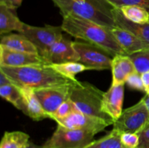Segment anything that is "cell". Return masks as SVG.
Masks as SVG:
<instances>
[{
  "instance_id": "cell-1",
  "label": "cell",
  "mask_w": 149,
  "mask_h": 148,
  "mask_svg": "<svg viewBox=\"0 0 149 148\" xmlns=\"http://www.w3.org/2000/svg\"><path fill=\"white\" fill-rule=\"evenodd\" d=\"M63 17L61 28L68 34L101 47L112 57L126 55L109 28L74 16L65 15Z\"/></svg>"
},
{
  "instance_id": "cell-2",
  "label": "cell",
  "mask_w": 149,
  "mask_h": 148,
  "mask_svg": "<svg viewBox=\"0 0 149 148\" xmlns=\"http://www.w3.org/2000/svg\"><path fill=\"white\" fill-rule=\"evenodd\" d=\"M0 71L17 87L26 86L33 89L59 86L76 82L58 73L47 64L24 67L0 66Z\"/></svg>"
},
{
  "instance_id": "cell-3",
  "label": "cell",
  "mask_w": 149,
  "mask_h": 148,
  "mask_svg": "<svg viewBox=\"0 0 149 148\" xmlns=\"http://www.w3.org/2000/svg\"><path fill=\"white\" fill-rule=\"evenodd\" d=\"M61 15H71L90 20L105 27L116 26L113 10L115 7L108 0H52Z\"/></svg>"
},
{
  "instance_id": "cell-4",
  "label": "cell",
  "mask_w": 149,
  "mask_h": 148,
  "mask_svg": "<svg viewBox=\"0 0 149 148\" xmlns=\"http://www.w3.org/2000/svg\"><path fill=\"white\" fill-rule=\"evenodd\" d=\"M103 94V91L93 84L77 81L71 84L68 98L77 111L100 118L113 125L114 120L102 110Z\"/></svg>"
},
{
  "instance_id": "cell-5",
  "label": "cell",
  "mask_w": 149,
  "mask_h": 148,
  "mask_svg": "<svg viewBox=\"0 0 149 148\" xmlns=\"http://www.w3.org/2000/svg\"><path fill=\"white\" fill-rule=\"evenodd\" d=\"M95 133L80 129H70L58 125L56 130L44 144L43 148H84L94 140Z\"/></svg>"
},
{
  "instance_id": "cell-6",
  "label": "cell",
  "mask_w": 149,
  "mask_h": 148,
  "mask_svg": "<svg viewBox=\"0 0 149 148\" xmlns=\"http://www.w3.org/2000/svg\"><path fill=\"white\" fill-rule=\"evenodd\" d=\"M149 124V113L146 103L141 99L138 103L123 110L120 117L113 123V129L119 133H139Z\"/></svg>"
},
{
  "instance_id": "cell-7",
  "label": "cell",
  "mask_w": 149,
  "mask_h": 148,
  "mask_svg": "<svg viewBox=\"0 0 149 148\" xmlns=\"http://www.w3.org/2000/svg\"><path fill=\"white\" fill-rule=\"evenodd\" d=\"M73 44L79 55V62L88 70L111 69L113 57L101 47L84 41H74Z\"/></svg>"
},
{
  "instance_id": "cell-8",
  "label": "cell",
  "mask_w": 149,
  "mask_h": 148,
  "mask_svg": "<svg viewBox=\"0 0 149 148\" xmlns=\"http://www.w3.org/2000/svg\"><path fill=\"white\" fill-rule=\"evenodd\" d=\"M61 26L46 25L43 27L33 26L24 23L20 33L26 36L37 49L41 57L45 55L51 46L63 36Z\"/></svg>"
},
{
  "instance_id": "cell-9",
  "label": "cell",
  "mask_w": 149,
  "mask_h": 148,
  "mask_svg": "<svg viewBox=\"0 0 149 148\" xmlns=\"http://www.w3.org/2000/svg\"><path fill=\"white\" fill-rule=\"evenodd\" d=\"M58 125L70 129H80L97 134L104 130L110 123L100 118L89 115L79 111L71 113L69 115L55 120Z\"/></svg>"
},
{
  "instance_id": "cell-10",
  "label": "cell",
  "mask_w": 149,
  "mask_h": 148,
  "mask_svg": "<svg viewBox=\"0 0 149 148\" xmlns=\"http://www.w3.org/2000/svg\"><path fill=\"white\" fill-rule=\"evenodd\" d=\"M71 84L33 89L44 110L49 115V118L51 115L55 113L57 109L68 99Z\"/></svg>"
},
{
  "instance_id": "cell-11",
  "label": "cell",
  "mask_w": 149,
  "mask_h": 148,
  "mask_svg": "<svg viewBox=\"0 0 149 148\" xmlns=\"http://www.w3.org/2000/svg\"><path fill=\"white\" fill-rule=\"evenodd\" d=\"M73 42L63 35L42 56L45 64L53 65L67 62H79V55L74 49Z\"/></svg>"
},
{
  "instance_id": "cell-12",
  "label": "cell",
  "mask_w": 149,
  "mask_h": 148,
  "mask_svg": "<svg viewBox=\"0 0 149 148\" xmlns=\"http://www.w3.org/2000/svg\"><path fill=\"white\" fill-rule=\"evenodd\" d=\"M45 64L39 54L10 50L0 45V66L24 67Z\"/></svg>"
},
{
  "instance_id": "cell-13",
  "label": "cell",
  "mask_w": 149,
  "mask_h": 148,
  "mask_svg": "<svg viewBox=\"0 0 149 148\" xmlns=\"http://www.w3.org/2000/svg\"><path fill=\"white\" fill-rule=\"evenodd\" d=\"M124 95L125 84L111 85L109 90L103 94L102 110L114 121L120 117L123 111Z\"/></svg>"
},
{
  "instance_id": "cell-14",
  "label": "cell",
  "mask_w": 149,
  "mask_h": 148,
  "mask_svg": "<svg viewBox=\"0 0 149 148\" xmlns=\"http://www.w3.org/2000/svg\"><path fill=\"white\" fill-rule=\"evenodd\" d=\"M23 97V107L21 111L36 121L49 118V116L44 110L40 102L34 93V90L29 87H18Z\"/></svg>"
},
{
  "instance_id": "cell-15",
  "label": "cell",
  "mask_w": 149,
  "mask_h": 148,
  "mask_svg": "<svg viewBox=\"0 0 149 148\" xmlns=\"http://www.w3.org/2000/svg\"><path fill=\"white\" fill-rule=\"evenodd\" d=\"M110 29L112 34L127 55H130L149 48V45L144 43L131 32L125 29L118 26H115Z\"/></svg>"
},
{
  "instance_id": "cell-16",
  "label": "cell",
  "mask_w": 149,
  "mask_h": 148,
  "mask_svg": "<svg viewBox=\"0 0 149 148\" xmlns=\"http://www.w3.org/2000/svg\"><path fill=\"white\" fill-rule=\"evenodd\" d=\"M116 26L125 29L149 45V23L146 24H138L127 20L120 10L115 7L113 10Z\"/></svg>"
},
{
  "instance_id": "cell-17",
  "label": "cell",
  "mask_w": 149,
  "mask_h": 148,
  "mask_svg": "<svg viewBox=\"0 0 149 148\" xmlns=\"http://www.w3.org/2000/svg\"><path fill=\"white\" fill-rule=\"evenodd\" d=\"M0 45L10 50L39 54L36 46L21 33H11L5 35L1 38Z\"/></svg>"
},
{
  "instance_id": "cell-18",
  "label": "cell",
  "mask_w": 149,
  "mask_h": 148,
  "mask_svg": "<svg viewBox=\"0 0 149 148\" xmlns=\"http://www.w3.org/2000/svg\"><path fill=\"white\" fill-rule=\"evenodd\" d=\"M24 23L19 19L13 10L6 6L0 4V34L17 31L19 33L23 29Z\"/></svg>"
},
{
  "instance_id": "cell-19",
  "label": "cell",
  "mask_w": 149,
  "mask_h": 148,
  "mask_svg": "<svg viewBox=\"0 0 149 148\" xmlns=\"http://www.w3.org/2000/svg\"><path fill=\"white\" fill-rule=\"evenodd\" d=\"M29 138V135L23 131H5L0 148H26L30 143Z\"/></svg>"
},
{
  "instance_id": "cell-20",
  "label": "cell",
  "mask_w": 149,
  "mask_h": 148,
  "mask_svg": "<svg viewBox=\"0 0 149 148\" xmlns=\"http://www.w3.org/2000/svg\"><path fill=\"white\" fill-rule=\"evenodd\" d=\"M127 20L138 23L146 24L149 23V12L139 6L127 5L118 8Z\"/></svg>"
},
{
  "instance_id": "cell-21",
  "label": "cell",
  "mask_w": 149,
  "mask_h": 148,
  "mask_svg": "<svg viewBox=\"0 0 149 148\" xmlns=\"http://www.w3.org/2000/svg\"><path fill=\"white\" fill-rule=\"evenodd\" d=\"M121 133L112 129L108 134L97 140H93L84 148H125L120 140Z\"/></svg>"
},
{
  "instance_id": "cell-22",
  "label": "cell",
  "mask_w": 149,
  "mask_h": 148,
  "mask_svg": "<svg viewBox=\"0 0 149 148\" xmlns=\"http://www.w3.org/2000/svg\"><path fill=\"white\" fill-rule=\"evenodd\" d=\"M49 65L52 67L58 73L73 81H78L76 78V75L77 74L88 70L87 67L79 62H67Z\"/></svg>"
},
{
  "instance_id": "cell-23",
  "label": "cell",
  "mask_w": 149,
  "mask_h": 148,
  "mask_svg": "<svg viewBox=\"0 0 149 148\" xmlns=\"http://www.w3.org/2000/svg\"><path fill=\"white\" fill-rule=\"evenodd\" d=\"M0 95L6 101L11 103L17 110H22L23 97L20 89L13 83L0 86Z\"/></svg>"
},
{
  "instance_id": "cell-24",
  "label": "cell",
  "mask_w": 149,
  "mask_h": 148,
  "mask_svg": "<svg viewBox=\"0 0 149 148\" xmlns=\"http://www.w3.org/2000/svg\"><path fill=\"white\" fill-rule=\"evenodd\" d=\"M129 56L139 73L142 74L149 71V48L135 52Z\"/></svg>"
},
{
  "instance_id": "cell-25",
  "label": "cell",
  "mask_w": 149,
  "mask_h": 148,
  "mask_svg": "<svg viewBox=\"0 0 149 148\" xmlns=\"http://www.w3.org/2000/svg\"><path fill=\"white\" fill-rule=\"evenodd\" d=\"M77 111L76 109L75 106H74V103L72 102L69 98L67 100H65L58 109L54 113H52L50 115L49 118L52 119V120H55L56 119H61L65 118L66 116L69 115L71 113H74V112Z\"/></svg>"
},
{
  "instance_id": "cell-26",
  "label": "cell",
  "mask_w": 149,
  "mask_h": 148,
  "mask_svg": "<svg viewBox=\"0 0 149 148\" xmlns=\"http://www.w3.org/2000/svg\"><path fill=\"white\" fill-rule=\"evenodd\" d=\"M139 139V133L124 132L120 135L121 142L125 148H137Z\"/></svg>"
},
{
  "instance_id": "cell-27",
  "label": "cell",
  "mask_w": 149,
  "mask_h": 148,
  "mask_svg": "<svg viewBox=\"0 0 149 148\" xmlns=\"http://www.w3.org/2000/svg\"><path fill=\"white\" fill-rule=\"evenodd\" d=\"M116 8H120L123 6H139L149 12V0H108Z\"/></svg>"
},
{
  "instance_id": "cell-28",
  "label": "cell",
  "mask_w": 149,
  "mask_h": 148,
  "mask_svg": "<svg viewBox=\"0 0 149 148\" xmlns=\"http://www.w3.org/2000/svg\"><path fill=\"white\" fill-rule=\"evenodd\" d=\"M125 84L132 89L145 91V87H144L142 78H141V74L139 73L138 71L130 74L128 76Z\"/></svg>"
},
{
  "instance_id": "cell-29",
  "label": "cell",
  "mask_w": 149,
  "mask_h": 148,
  "mask_svg": "<svg viewBox=\"0 0 149 148\" xmlns=\"http://www.w3.org/2000/svg\"><path fill=\"white\" fill-rule=\"evenodd\" d=\"M139 145L137 148H149V124L139 133Z\"/></svg>"
},
{
  "instance_id": "cell-30",
  "label": "cell",
  "mask_w": 149,
  "mask_h": 148,
  "mask_svg": "<svg viewBox=\"0 0 149 148\" xmlns=\"http://www.w3.org/2000/svg\"><path fill=\"white\" fill-rule=\"evenodd\" d=\"M22 1L23 0H0V4L13 10H16L21 5Z\"/></svg>"
},
{
  "instance_id": "cell-31",
  "label": "cell",
  "mask_w": 149,
  "mask_h": 148,
  "mask_svg": "<svg viewBox=\"0 0 149 148\" xmlns=\"http://www.w3.org/2000/svg\"><path fill=\"white\" fill-rule=\"evenodd\" d=\"M141 78H142L143 83L144 87H145V92L149 88V71L145 73H143L141 74Z\"/></svg>"
},
{
  "instance_id": "cell-32",
  "label": "cell",
  "mask_w": 149,
  "mask_h": 148,
  "mask_svg": "<svg viewBox=\"0 0 149 148\" xmlns=\"http://www.w3.org/2000/svg\"><path fill=\"white\" fill-rule=\"evenodd\" d=\"M142 99L144 100V102H145L147 108H148V113H149V96L148 95V94H146V95L144 96Z\"/></svg>"
},
{
  "instance_id": "cell-33",
  "label": "cell",
  "mask_w": 149,
  "mask_h": 148,
  "mask_svg": "<svg viewBox=\"0 0 149 148\" xmlns=\"http://www.w3.org/2000/svg\"><path fill=\"white\" fill-rule=\"evenodd\" d=\"M26 148H43V147L36 145H35V144L32 143V142H30V143L29 144V145H28L27 147Z\"/></svg>"
},
{
  "instance_id": "cell-34",
  "label": "cell",
  "mask_w": 149,
  "mask_h": 148,
  "mask_svg": "<svg viewBox=\"0 0 149 148\" xmlns=\"http://www.w3.org/2000/svg\"><path fill=\"white\" fill-rule=\"evenodd\" d=\"M146 94H148V95L149 96V88L147 89V91H146Z\"/></svg>"
},
{
  "instance_id": "cell-35",
  "label": "cell",
  "mask_w": 149,
  "mask_h": 148,
  "mask_svg": "<svg viewBox=\"0 0 149 148\" xmlns=\"http://www.w3.org/2000/svg\"><path fill=\"white\" fill-rule=\"evenodd\" d=\"M72 1H84V0H72Z\"/></svg>"
}]
</instances>
